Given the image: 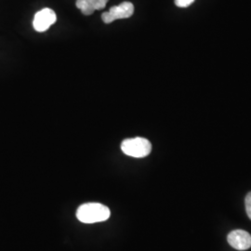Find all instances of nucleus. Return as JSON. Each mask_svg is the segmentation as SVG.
<instances>
[{"label":"nucleus","mask_w":251,"mask_h":251,"mask_svg":"<svg viewBox=\"0 0 251 251\" xmlns=\"http://www.w3.org/2000/svg\"><path fill=\"white\" fill-rule=\"evenodd\" d=\"M111 216L109 207L100 203H85L76 210V218L83 224H97L108 220Z\"/></svg>","instance_id":"obj_1"},{"label":"nucleus","mask_w":251,"mask_h":251,"mask_svg":"<svg viewBox=\"0 0 251 251\" xmlns=\"http://www.w3.org/2000/svg\"><path fill=\"white\" fill-rule=\"evenodd\" d=\"M121 150L128 156L143 158L150 154L152 151V144L147 139L137 137L123 141L121 144Z\"/></svg>","instance_id":"obj_2"},{"label":"nucleus","mask_w":251,"mask_h":251,"mask_svg":"<svg viewBox=\"0 0 251 251\" xmlns=\"http://www.w3.org/2000/svg\"><path fill=\"white\" fill-rule=\"evenodd\" d=\"M134 13V6L130 2H123L118 6L112 7L107 12L102 13L101 19L103 23L111 24L118 19H126L131 17Z\"/></svg>","instance_id":"obj_3"},{"label":"nucleus","mask_w":251,"mask_h":251,"mask_svg":"<svg viewBox=\"0 0 251 251\" xmlns=\"http://www.w3.org/2000/svg\"><path fill=\"white\" fill-rule=\"evenodd\" d=\"M56 21H57L56 13L52 9L46 8L36 12L33 21V26L36 32L42 33L47 31L50 27L55 24Z\"/></svg>","instance_id":"obj_4"},{"label":"nucleus","mask_w":251,"mask_h":251,"mask_svg":"<svg viewBox=\"0 0 251 251\" xmlns=\"http://www.w3.org/2000/svg\"><path fill=\"white\" fill-rule=\"evenodd\" d=\"M227 240L236 251H247L251 248V234L244 230H233L228 234Z\"/></svg>","instance_id":"obj_5"},{"label":"nucleus","mask_w":251,"mask_h":251,"mask_svg":"<svg viewBox=\"0 0 251 251\" xmlns=\"http://www.w3.org/2000/svg\"><path fill=\"white\" fill-rule=\"evenodd\" d=\"M109 0H76V7L84 15H91L95 10L104 9Z\"/></svg>","instance_id":"obj_6"},{"label":"nucleus","mask_w":251,"mask_h":251,"mask_svg":"<svg viewBox=\"0 0 251 251\" xmlns=\"http://www.w3.org/2000/svg\"><path fill=\"white\" fill-rule=\"evenodd\" d=\"M245 205H246V211H247V214L249 216V218L251 220V192H250L246 199H245Z\"/></svg>","instance_id":"obj_7"},{"label":"nucleus","mask_w":251,"mask_h":251,"mask_svg":"<svg viewBox=\"0 0 251 251\" xmlns=\"http://www.w3.org/2000/svg\"><path fill=\"white\" fill-rule=\"evenodd\" d=\"M195 0H175V4L179 8H187Z\"/></svg>","instance_id":"obj_8"}]
</instances>
